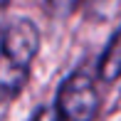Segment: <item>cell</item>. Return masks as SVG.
Here are the masks:
<instances>
[{"mask_svg": "<svg viewBox=\"0 0 121 121\" xmlns=\"http://www.w3.org/2000/svg\"><path fill=\"white\" fill-rule=\"evenodd\" d=\"M8 3H10V0H0V10H3L5 5H8Z\"/></svg>", "mask_w": 121, "mask_h": 121, "instance_id": "6", "label": "cell"}, {"mask_svg": "<svg viewBox=\"0 0 121 121\" xmlns=\"http://www.w3.org/2000/svg\"><path fill=\"white\" fill-rule=\"evenodd\" d=\"M32 121H54V111L52 109H40V111L32 116Z\"/></svg>", "mask_w": 121, "mask_h": 121, "instance_id": "5", "label": "cell"}, {"mask_svg": "<svg viewBox=\"0 0 121 121\" xmlns=\"http://www.w3.org/2000/svg\"><path fill=\"white\" fill-rule=\"evenodd\" d=\"M54 121H94L99 111V91L84 69L69 74L62 82L54 101Z\"/></svg>", "mask_w": 121, "mask_h": 121, "instance_id": "2", "label": "cell"}, {"mask_svg": "<svg viewBox=\"0 0 121 121\" xmlns=\"http://www.w3.org/2000/svg\"><path fill=\"white\" fill-rule=\"evenodd\" d=\"M40 49V32L30 20H13L0 32V104L15 99L27 84Z\"/></svg>", "mask_w": 121, "mask_h": 121, "instance_id": "1", "label": "cell"}, {"mask_svg": "<svg viewBox=\"0 0 121 121\" xmlns=\"http://www.w3.org/2000/svg\"><path fill=\"white\" fill-rule=\"evenodd\" d=\"M82 3H84V0H45V5L54 15H69V13H74Z\"/></svg>", "mask_w": 121, "mask_h": 121, "instance_id": "4", "label": "cell"}, {"mask_svg": "<svg viewBox=\"0 0 121 121\" xmlns=\"http://www.w3.org/2000/svg\"><path fill=\"white\" fill-rule=\"evenodd\" d=\"M99 77L104 82H116L121 77V25L114 32L111 42L106 45L101 54V62H99Z\"/></svg>", "mask_w": 121, "mask_h": 121, "instance_id": "3", "label": "cell"}]
</instances>
